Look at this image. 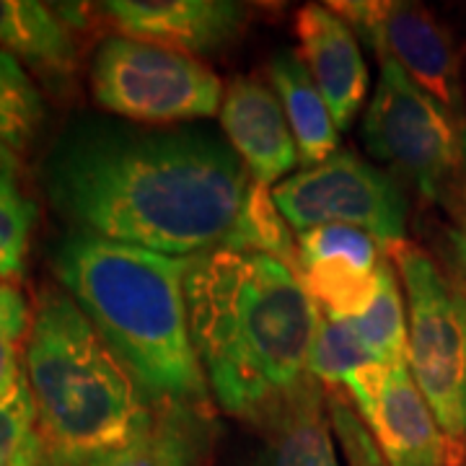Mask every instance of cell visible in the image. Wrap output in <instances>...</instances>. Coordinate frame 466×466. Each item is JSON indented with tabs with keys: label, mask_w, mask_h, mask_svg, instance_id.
Segmentation results:
<instances>
[{
	"label": "cell",
	"mask_w": 466,
	"mask_h": 466,
	"mask_svg": "<svg viewBox=\"0 0 466 466\" xmlns=\"http://www.w3.org/2000/svg\"><path fill=\"white\" fill-rule=\"evenodd\" d=\"M223 249L262 254L299 272V241H293L290 223L280 213L278 202L272 198V189L254 179L247 189L241 216L236 220Z\"/></svg>",
	"instance_id": "d6986e66"
},
{
	"label": "cell",
	"mask_w": 466,
	"mask_h": 466,
	"mask_svg": "<svg viewBox=\"0 0 466 466\" xmlns=\"http://www.w3.org/2000/svg\"><path fill=\"white\" fill-rule=\"evenodd\" d=\"M91 91L101 109L167 127L220 112L223 84L202 60L112 34L96 50Z\"/></svg>",
	"instance_id": "52a82bcc"
},
{
	"label": "cell",
	"mask_w": 466,
	"mask_h": 466,
	"mask_svg": "<svg viewBox=\"0 0 466 466\" xmlns=\"http://www.w3.org/2000/svg\"><path fill=\"white\" fill-rule=\"evenodd\" d=\"M379 290L360 317L350 319L360 342L373 355L376 363L394 366L407 360V314L401 299L394 262L389 257L379 262Z\"/></svg>",
	"instance_id": "ffe728a7"
},
{
	"label": "cell",
	"mask_w": 466,
	"mask_h": 466,
	"mask_svg": "<svg viewBox=\"0 0 466 466\" xmlns=\"http://www.w3.org/2000/svg\"><path fill=\"white\" fill-rule=\"evenodd\" d=\"M300 57L332 112L337 130H348L368 94V66L358 36L329 5H303L296 16Z\"/></svg>",
	"instance_id": "4fadbf2b"
},
{
	"label": "cell",
	"mask_w": 466,
	"mask_h": 466,
	"mask_svg": "<svg viewBox=\"0 0 466 466\" xmlns=\"http://www.w3.org/2000/svg\"><path fill=\"white\" fill-rule=\"evenodd\" d=\"M213 446L208 407L158 404L146 431L91 466H202Z\"/></svg>",
	"instance_id": "9a60e30c"
},
{
	"label": "cell",
	"mask_w": 466,
	"mask_h": 466,
	"mask_svg": "<svg viewBox=\"0 0 466 466\" xmlns=\"http://www.w3.org/2000/svg\"><path fill=\"white\" fill-rule=\"evenodd\" d=\"M187 309L205 381L223 412L265 425L311 379L319 309L283 262L231 249L192 257Z\"/></svg>",
	"instance_id": "7a4b0ae2"
},
{
	"label": "cell",
	"mask_w": 466,
	"mask_h": 466,
	"mask_svg": "<svg viewBox=\"0 0 466 466\" xmlns=\"http://www.w3.org/2000/svg\"><path fill=\"white\" fill-rule=\"evenodd\" d=\"M324 259H345L363 269H376L381 262L379 241L366 231L342 223L317 226L299 233V269Z\"/></svg>",
	"instance_id": "cb8c5ba5"
},
{
	"label": "cell",
	"mask_w": 466,
	"mask_h": 466,
	"mask_svg": "<svg viewBox=\"0 0 466 466\" xmlns=\"http://www.w3.org/2000/svg\"><path fill=\"white\" fill-rule=\"evenodd\" d=\"M220 125L236 156L259 184H280L299 167V148L283 104L259 78H236L220 104Z\"/></svg>",
	"instance_id": "7c38bea8"
},
{
	"label": "cell",
	"mask_w": 466,
	"mask_h": 466,
	"mask_svg": "<svg viewBox=\"0 0 466 466\" xmlns=\"http://www.w3.org/2000/svg\"><path fill=\"white\" fill-rule=\"evenodd\" d=\"M379 86L363 119L368 150L415 184L425 200L466 210V122L379 57Z\"/></svg>",
	"instance_id": "5b68a950"
},
{
	"label": "cell",
	"mask_w": 466,
	"mask_h": 466,
	"mask_svg": "<svg viewBox=\"0 0 466 466\" xmlns=\"http://www.w3.org/2000/svg\"><path fill=\"white\" fill-rule=\"evenodd\" d=\"M272 198L299 233L342 223L373 236L386 254L407 241L401 189L386 171L352 150L339 148L324 164L275 184Z\"/></svg>",
	"instance_id": "ba28073f"
},
{
	"label": "cell",
	"mask_w": 466,
	"mask_h": 466,
	"mask_svg": "<svg viewBox=\"0 0 466 466\" xmlns=\"http://www.w3.org/2000/svg\"><path fill=\"white\" fill-rule=\"evenodd\" d=\"M42 451V441L36 435V410L24 376L16 391L0 401V466H24Z\"/></svg>",
	"instance_id": "4316f807"
},
{
	"label": "cell",
	"mask_w": 466,
	"mask_h": 466,
	"mask_svg": "<svg viewBox=\"0 0 466 466\" xmlns=\"http://www.w3.org/2000/svg\"><path fill=\"white\" fill-rule=\"evenodd\" d=\"M453 244H456L459 262H461V267H464V272H466V216H464V220H461V228H459V231H456V236H453Z\"/></svg>",
	"instance_id": "83f0119b"
},
{
	"label": "cell",
	"mask_w": 466,
	"mask_h": 466,
	"mask_svg": "<svg viewBox=\"0 0 466 466\" xmlns=\"http://www.w3.org/2000/svg\"><path fill=\"white\" fill-rule=\"evenodd\" d=\"M407 296V366L438 425L466 451V296L412 244L389 251Z\"/></svg>",
	"instance_id": "8992f818"
},
{
	"label": "cell",
	"mask_w": 466,
	"mask_h": 466,
	"mask_svg": "<svg viewBox=\"0 0 466 466\" xmlns=\"http://www.w3.org/2000/svg\"><path fill=\"white\" fill-rule=\"evenodd\" d=\"M269 81L283 104L285 119L299 148V164L314 168L339 150L332 112L314 84L300 52L280 50L269 60Z\"/></svg>",
	"instance_id": "2e32d148"
},
{
	"label": "cell",
	"mask_w": 466,
	"mask_h": 466,
	"mask_svg": "<svg viewBox=\"0 0 466 466\" xmlns=\"http://www.w3.org/2000/svg\"><path fill=\"white\" fill-rule=\"evenodd\" d=\"M42 122V91L14 55L0 50V164L14 167V156L29 150Z\"/></svg>",
	"instance_id": "ac0fdd59"
},
{
	"label": "cell",
	"mask_w": 466,
	"mask_h": 466,
	"mask_svg": "<svg viewBox=\"0 0 466 466\" xmlns=\"http://www.w3.org/2000/svg\"><path fill=\"white\" fill-rule=\"evenodd\" d=\"M36 435L50 466H91L146 431L153 407L78 303L39 293L24 350Z\"/></svg>",
	"instance_id": "277c9868"
},
{
	"label": "cell",
	"mask_w": 466,
	"mask_h": 466,
	"mask_svg": "<svg viewBox=\"0 0 466 466\" xmlns=\"http://www.w3.org/2000/svg\"><path fill=\"white\" fill-rule=\"evenodd\" d=\"M360 415L376 435L386 466H464V453L438 425L407 360L386 366L376 397Z\"/></svg>",
	"instance_id": "8fae6325"
},
{
	"label": "cell",
	"mask_w": 466,
	"mask_h": 466,
	"mask_svg": "<svg viewBox=\"0 0 466 466\" xmlns=\"http://www.w3.org/2000/svg\"><path fill=\"white\" fill-rule=\"evenodd\" d=\"M36 223V205L18 187L14 167L0 164V278H21Z\"/></svg>",
	"instance_id": "603a6c76"
},
{
	"label": "cell",
	"mask_w": 466,
	"mask_h": 466,
	"mask_svg": "<svg viewBox=\"0 0 466 466\" xmlns=\"http://www.w3.org/2000/svg\"><path fill=\"white\" fill-rule=\"evenodd\" d=\"M329 8L345 18L352 32L379 52V57L394 60L425 94L466 122L459 55L451 34L425 5L339 0L329 3Z\"/></svg>",
	"instance_id": "9c48e42d"
},
{
	"label": "cell",
	"mask_w": 466,
	"mask_h": 466,
	"mask_svg": "<svg viewBox=\"0 0 466 466\" xmlns=\"http://www.w3.org/2000/svg\"><path fill=\"white\" fill-rule=\"evenodd\" d=\"M0 50L57 81L78 67L67 24L50 5L34 0H0Z\"/></svg>",
	"instance_id": "e0dca14e"
},
{
	"label": "cell",
	"mask_w": 466,
	"mask_h": 466,
	"mask_svg": "<svg viewBox=\"0 0 466 466\" xmlns=\"http://www.w3.org/2000/svg\"><path fill=\"white\" fill-rule=\"evenodd\" d=\"M324 404L334 441L345 453L348 466H386L376 435L352 404L348 391L342 386H324Z\"/></svg>",
	"instance_id": "484cf974"
},
{
	"label": "cell",
	"mask_w": 466,
	"mask_h": 466,
	"mask_svg": "<svg viewBox=\"0 0 466 466\" xmlns=\"http://www.w3.org/2000/svg\"><path fill=\"white\" fill-rule=\"evenodd\" d=\"M257 466H339L324 386L317 379H309L267 417Z\"/></svg>",
	"instance_id": "5bb4252c"
},
{
	"label": "cell",
	"mask_w": 466,
	"mask_h": 466,
	"mask_svg": "<svg viewBox=\"0 0 466 466\" xmlns=\"http://www.w3.org/2000/svg\"><path fill=\"white\" fill-rule=\"evenodd\" d=\"M45 182L52 205L84 233L200 257L226 247L251 179L213 133L84 122L52 148Z\"/></svg>",
	"instance_id": "6da1fadb"
},
{
	"label": "cell",
	"mask_w": 466,
	"mask_h": 466,
	"mask_svg": "<svg viewBox=\"0 0 466 466\" xmlns=\"http://www.w3.org/2000/svg\"><path fill=\"white\" fill-rule=\"evenodd\" d=\"M373 355L355 332L350 319L327 317L319 311L317 334L309 355V376L321 386H348L360 368L373 366Z\"/></svg>",
	"instance_id": "7402d4cb"
},
{
	"label": "cell",
	"mask_w": 466,
	"mask_h": 466,
	"mask_svg": "<svg viewBox=\"0 0 466 466\" xmlns=\"http://www.w3.org/2000/svg\"><path fill=\"white\" fill-rule=\"evenodd\" d=\"M24 466H50V464H47V459H45V451H42V453H36V456H34V459H29V461H26Z\"/></svg>",
	"instance_id": "f1b7e54d"
},
{
	"label": "cell",
	"mask_w": 466,
	"mask_h": 466,
	"mask_svg": "<svg viewBox=\"0 0 466 466\" xmlns=\"http://www.w3.org/2000/svg\"><path fill=\"white\" fill-rule=\"evenodd\" d=\"M52 265L67 296L153 407H208L210 389L187 309L192 257H168L81 231L60 244Z\"/></svg>",
	"instance_id": "3957f363"
},
{
	"label": "cell",
	"mask_w": 466,
	"mask_h": 466,
	"mask_svg": "<svg viewBox=\"0 0 466 466\" xmlns=\"http://www.w3.org/2000/svg\"><path fill=\"white\" fill-rule=\"evenodd\" d=\"M119 36L184 55H210L241 34L249 8L228 0H109L96 5Z\"/></svg>",
	"instance_id": "30bf717a"
},
{
	"label": "cell",
	"mask_w": 466,
	"mask_h": 466,
	"mask_svg": "<svg viewBox=\"0 0 466 466\" xmlns=\"http://www.w3.org/2000/svg\"><path fill=\"white\" fill-rule=\"evenodd\" d=\"M464 466H466V464H464Z\"/></svg>",
	"instance_id": "f546056e"
},
{
	"label": "cell",
	"mask_w": 466,
	"mask_h": 466,
	"mask_svg": "<svg viewBox=\"0 0 466 466\" xmlns=\"http://www.w3.org/2000/svg\"><path fill=\"white\" fill-rule=\"evenodd\" d=\"M376 269H363L345 259H324L300 267L299 278L321 314L355 319L366 311L379 290Z\"/></svg>",
	"instance_id": "44dd1931"
},
{
	"label": "cell",
	"mask_w": 466,
	"mask_h": 466,
	"mask_svg": "<svg viewBox=\"0 0 466 466\" xmlns=\"http://www.w3.org/2000/svg\"><path fill=\"white\" fill-rule=\"evenodd\" d=\"M32 329V311L26 296L14 283H0V401L16 391L24 373L21 358Z\"/></svg>",
	"instance_id": "d4e9b609"
}]
</instances>
